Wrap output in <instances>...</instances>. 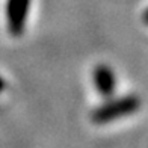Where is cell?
Listing matches in <instances>:
<instances>
[{
	"label": "cell",
	"instance_id": "1",
	"mask_svg": "<svg viewBox=\"0 0 148 148\" xmlns=\"http://www.w3.org/2000/svg\"><path fill=\"white\" fill-rule=\"evenodd\" d=\"M140 106H142V101H140L139 95L129 94V95H123L115 100H107L106 103L95 107L91 113V119L94 124L98 125L109 124L115 119L136 113L140 109Z\"/></svg>",
	"mask_w": 148,
	"mask_h": 148
},
{
	"label": "cell",
	"instance_id": "2",
	"mask_svg": "<svg viewBox=\"0 0 148 148\" xmlns=\"http://www.w3.org/2000/svg\"><path fill=\"white\" fill-rule=\"evenodd\" d=\"M32 0H6L5 17L9 35L21 36L26 29V21L30 11Z\"/></svg>",
	"mask_w": 148,
	"mask_h": 148
},
{
	"label": "cell",
	"instance_id": "3",
	"mask_svg": "<svg viewBox=\"0 0 148 148\" xmlns=\"http://www.w3.org/2000/svg\"><path fill=\"white\" fill-rule=\"evenodd\" d=\"M92 82H94V86H95L97 92L101 97H106V98L112 97L115 89H116L115 73L106 64H98L92 70Z\"/></svg>",
	"mask_w": 148,
	"mask_h": 148
},
{
	"label": "cell",
	"instance_id": "4",
	"mask_svg": "<svg viewBox=\"0 0 148 148\" xmlns=\"http://www.w3.org/2000/svg\"><path fill=\"white\" fill-rule=\"evenodd\" d=\"M5 88H6V82H5V79L0 76V94L5 91Z\"/></svg>",
	"mask_w": 148,
	"mask_h": 148
},
{
	"label": "cell",
	"instance_id": "5",
	"mask_svg": "<svg viewBox=\"0 0 148 148\" xmlns=\"http://www.w3.org/2000/svg\"><path fill=\"white\" fill-rule=\"evenodd\" d=\"M142 21H144V23L148 26V8L144 11V14H142Z\"/></svg>",
	"mask_w": 148,
	"mask_h": 148
}]
</instances>
